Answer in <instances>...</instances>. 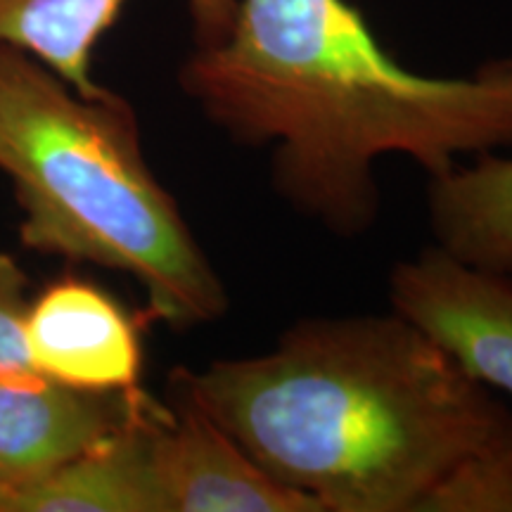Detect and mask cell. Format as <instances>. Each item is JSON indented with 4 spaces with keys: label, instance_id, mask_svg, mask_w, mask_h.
Listing matches in <instances>:
<instances>
[{
    "label": "cell",
    "instance_id": "6da1fadb",
    "mask_svg": "<svg viewBox=\"0 0 512 512\" xmlns=\"http://www.w3.org/2000/svg\"><path fill=\"white\" fill-rule=\"evenodd\" d=\"M178 79L235 143L273 145V188L344 238L377 219L380 157L434 178L512 145L510 79L415 74L349 0H238L226 38L192 50Z\"/></svg>",
    "mask_w": 512,
    "mask_h": 512
},
{
    "label": "cell",
    "instance_id": "7a4b0ae2",
    "mask_svg": "<svg viewBox=\"0 0 512 512\" xmlns=\"http://www.w3.org/2000/svg\"><path fill=\"white\" fill-rule=\"evenodd\" d=\"M169 384L323 512H418L508 413L399 313L302 320Z\"/></svg>",
    "mask_w": 512,
    "mask_h": 512
},
{
    "label": "cell",
    "instance_id": "3957f363",
    "mask_svg": "<svg viewBox=\"0 0 512 512\" xmlns=\"http://www.w3.org/2000/svg\"><path fill=\"white\" fill-rule=\"evenodd\" d=\"M0 171L27 249L126 273L147 316L211 323L228 292L174 197L147 166L133 105L76 93L36 57L0 43Z\"/></svg>",
    "mask_w": 512,
    "mask_h": 512
},
{
    "label": "cell",
    "instance_id": "277c9868",
    "mask_svg": "<svg viewBox=\"0 0 512 512\" xmlns=\"http://www.w3.org/2000/svg\"><path fill=\"white\" fill-rule=\"evenodd\" d=\"M394 313L453 358L472 380L512 396V278L467 264L444 247L399 261Z\"/></svg>",
    "mask_w": 512,
    "mask_h": 512
},
{
    "label": "cell",
    "instance_id": "5b68a950",
    "mask_svg": "<svg viewBox=\"0 0 512 512\" xmlns=\"http://www.w3.org/2000/svg\"><path fill=\"white\" fill-rule=\"evenodd\" d=\"M29 363L64 387L93 394H145L143 323L105 287L62 278L31 299L24 318Z\"/></svg>",
    "mask_w": 512,
    "mask_h": 512
},
{
    "label": "cell",
    "instance_id": "8992f818",
    "mask_svg": "<svg viewBox=\"0 0 512 512\" xmlns=\"http://www.w3.org/2000/svg\"><path fill=\"white\" fill-rule=\"evenodd\" d=\"M157 470L166 512H323L268 475L174 384L157 430Z\"/></svg>",
    "mask_w": 512,
    "mask_h": 512
},
{
    "label": "cell",
    "instance_id": "52a82bcc",
    "mask_svg": "<svg viewBox=\"0 0 512 512\" xmlns=\"http://www.w3.org/2000/svg\"><path fill=\"white\" fill-rule=\"evenodd\" d=\"M147 396L81 392L36 370L0 377V503L112 434Z\"/></svg>",
    "mask_w": 512,
    "mask_h": 512
},
{
    "label": "cell",
    "instance_id": "ba28073f",
    "mask_svg": "<svg viewBox=\"0 0 512 512\" xmlns=\"http://www.w3.org/2000/svg\"><path fill=\"white\" fill-rule=\"evenodd\" d=\"M164 413L166 403L147 396L98 444L41 482L5 496L0 512H166L157 470Z\"/></svg>",
    "mask_w": 512,
    "mask_h": 512
},
{
    "label": "cell",
    "instance_id": "9c48e42d",
    "mask_svg": "<svg viewBox=\"0 0 512 512\" xmlns=\"http://www.w3.org/2000/svg\"><path fill=\"white\" fill-rule=\"evenodd\" d=\"M128 0H0V43L36 57L76 93L98 98L110 88L93 79V50ZM195 48L221 43L238 0H183Z\"/></svg>",
    "mask_w": 512,
    "mask_h": 512
},
{
    "label": "cell",
    "instance_id": "30bf717a",
    "mask_svg": "<svg viewBox=\"0 0 512 512\" xmlns=\"http://www.w3.org/2000/svg\"><path fill=\"white\" fill-rule=\"evenodd\" d=\"M430 223L446 252L512 278V159L484 152L434 176Z\"/></svg>",
    "mask_w": 512,
    "mask_h": 512
},
{
    "label": "cell",
    "instance_id": "8fae6325",
    "mask_svg": "<svg viewBox=\"0 0 512 512\" xmlns=\"http://www.w3.org/2000/svg\"><path fill=\"white\" fill-rule=\"evenodd\" d=\"M418 512H512V413L422 498Z\"/></svg>",
    "mask_w": 512,
    "mask_h": 512
},
{
    "label": "cell",
    "instance_id": "7c38bea8",
    "mask_svg": "<svg viewBox=\"0 0 512 512\" xmlns=\"http://www.w3.org/2000/svg\"><path fill=\"white\" fill-rule=\"evenodd\" d=\"M27 290V273L10 254L0 252V377L34 370L24 339V318L29 309Z\"/></svg>",
    "mask_w": 512,
    "mask_h": 512
},
{
    "label": "cell",
    "instance_id": "4fadbf2b",
    "mask_svg": "<svg viewBox=\"0 0 512 512\" xmlns=\"http://www.w3.org/2000/svg\"><path fill=\"white\" fill-rule=\"evenodd\" d=\"M484 69H486V72H494V74L505 76V79L512 81V57H505V60L484 64Z\"/></svg>",
    "mask_w": 512,
    "mask_h": 512
}]
</instances>
